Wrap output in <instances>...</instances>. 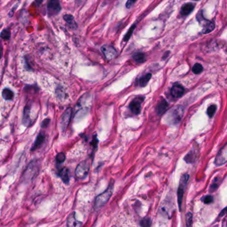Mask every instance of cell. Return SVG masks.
I'll use <instances>...</instances> for the list:
<instances>
[{
  "mask_svg": "<svg viewBox=\"0 0 227 227\" xmlns=\"http://www.w3.org/2000/svg\"><path fill=\"white\" fill-rule=\"evenodd\" d=\"M143 101V98L137 97L133 99L130 103L129 109L131 112L134 115H138L141 113V103Z\"/></svg>",
  "mask_w": 227,
  "mask_h": 227,
  "instance_id": "10",
  "label": "cell"
},
{
  "mask_svg": "<svg viewBox=\"0 0 227 227\" xmlns=\"http://www.w3.org/2000/svg\"><path fill=\"white\" fill-rule=\"evenodd\" d=\"M2 54H3V49H2V47H0V59L2 58Z\"/></svg>",
  "mask_w": 227,
  "mask_h": 227,
  "instance_id": "34",
  "label": "cell"
},
{
  "mask_svg": "<svg viewBox=\"0 0 227 227\" xmlns=\"http://www.w3.org/2000/svg\"><path fill=\"white\" fill-rule=\"evenodd\" d=\"M226 145L223 147L219 152L215 158L214 163L217 166H221L222 165H224L226 163L227 161V149Z\"/></svg>",
  "mask_w": 227,
  "mask_h": 227,
  "instance_id": "8",
  "label": "cell"
},
{
  "mask_svg": "<svg viewBox=\"0 0 227 227\" xmlns=\"http://www.w3.org/2000/svg\"><path fill=\"white\" fill-rule=\"evenodd\" d=\"M49 120H48V119H45V120L44 121V122H43V125H42V127L47 126V125L49 123Z\"/></svg>",
  "mask_w": 227,
  "mask_h": 227,
  "instance_id": "33",
  "label": "cell"
},
{
  "mask_svg": "<svg viewBox=\"0 0 227 227\" xmlns=\"http://www.w3.org/2000/svg\"><path fill=\"white\" fill-rule=\"evenodd\" d=\"M2 97L6 101H10V100L13 99L14 97L13 92L9 89L6 88V89H4L2 91Z\"/></svg>",
  "mask_w": 227,
  "mask_h": 227,
  "instance_id": "21",
  "label": "cell"
},
{
  "mask_svg": "<svg viewBox=\"0 0 227 227\" xmlns=\"http://www.w3.org/2000/svg\"><path fill=\"white\" fill-rule=\"evenodd\" d=\"M38 173V163L32 161L27 167L24 173L23 179L26 180H32Z\"/></svg>",
  "mask_w": 227,
  "mask_h": 227,
  "instance_id": "4",
  "label": "cell"
},
{
  "mask_svg": "<svg viewBox=\"0 0 227 227\" xmlns=\"http://www.w3.org/2000/svg\"><path fill=\"white\" fill-rule=\"evenodd\" d=\"M184 88L180 85H175L172 87L171 90V93L172 97H174L175 98H179L182 97L184 94Z\"/></svg>",
  "mask_w": 227,
  "mask_h": 227,
  "instance_id": "12",
  "label": "cell"
},
{
  "mask_svg": "<svg viewBox=\"0 0 227 227\" xmlns=\"http://www.w3.org/2000/svg\"><path fill=\"white\" fill-rule=\"evenodd\" d=\"M140 225L142 226H145V227L150 226L151 225V219L149 218H145L143 219H142L140 222Z\"/></svg>",
  "mask_w": 227,
  "mask_h": 227,
  "instance_id": "27",
  "label": "cell"
},
{
  "mask_svg": "<svg viewBox=\"0 0 227 227\" xmlns=\"http://www.w3.org/2000/svg\"><path fill=\"white\" fill-rule=\"evenodd\" d=\"M113 191V180H111V183L109 184L108 188H107V190L96 197L95 201V207L96 209H99V208L102 207L108 202L109 199L111 197V195H112Z\"/></svg>",
  "mask_w": 227,
  "mask_h": 227,
  "instance_id": "2",
  "label": "cell"
},
{
  "mask_svg": "<svg viewBox=\"0 0 227 227\" xmlns=\"http://www.w3.org/2000/svg\"><path fill=\"white\" fill-rule=\"evenodd\" d=\"M197 157V153L195 150H191L189 151L187 155L184 157V161H186L187 163H193L196 161V159Z\"/></svg>",
  "mask_w": 227,
  "mask_h": 227,
  "instance_id": "15",
  "label": "cell"
},
{
  "mask_svg": "<svg viewBox=\"0 0 227 227\" xmlns=\"http://www.w3.org/2000/svg\"><path fill=\"white\" fill-rule=\"evenodd\" d=\"M200 22H202V33H209L213 31V29H214V24L212 21L205 20V19H203Z\"/></svg>",
  "mask_w": 227,
  "mask_h": 227,
  "instance_id": "13",
  "label": "cell"
},
{
  "mask_svg": "<svg viewBox=\"0 0 227 227\" xmlns=\"http://www.w3.org/2000/svg\"><path fill=\"white\" fill-rule=\"evenodd\" d=\"M183 114L184 107L181 105L175 106L169 111L166 117V121L168 124L176 125L181 120Z\"/></svg>",
  "mask_w": 227,
  "mask_h": 227,
  "instance_id": "1",
  "label": "cell"
},
{
  "mask_svg": "<svg viewBox=\"0 0 227 227\" xmlns=\"http://www.w3.org/2000/svg\"><path fill=\"white\" fill-rule=\"evenodd\" d=\"M195 8V5L193 3H186L183 6L182 8H181V11H180V13L183 15H187L189 14L192 11H193Z\"/></svg>",
  "mask_w": 227,
  "mask_h": 227,
  "instance_id": "16",
  "label": "cell"
},
{
  "mask_svg": "<svg viewBox=\"0 0 227 227\" xmlns=\"http://www.w3.org/2000/svg\"><path fill=\"white\" fill-rule=\"evenodd\" d=\"M192 221H193V214L191 213H188L186 215V223L187 226H189L192 225Z\"/></svg>",
  "mask_w": 227,
  "mask_h": 227,
  "instance_id": "30",
  "label": "cell"
},
{
  "mask_svg": "<svg viewBox=\"0 0 227 227\" xmlns=\"http://www.w3.org/2000/svg\"><path fill=\"white\" fill-rule=\"evenodd\" d=\"M203 71V67L200 63H196L193 67V72L195 74H200Z\"/></svg>",
  "mask_w": 227,
  "mask_h": 227,
  "instance_id": "24",
  "label": "cell"
},
{
  "mask_svg": "<svg viewBox=\"0 0 227 227\" xmlns=\"http://www.w3.org/2000/svg\"><path fill=\"white\" fill-rule=\"evenodd\" d=\"M137 1V0H128L127 2L126 3V7L127 8H130Z\"/></svg>",
  "mask_w": 227,
  "mask_h": 227,
  "instance_id": "32",
  "label": "cell"
},
{
  "mask_svg": "<svg viewBox=\"0 0 227 227\" xmlns=\"http://www.w3.org/2000/svg\"><path fill=\"white\" fill-rule=\"evenodd\" d=\"M101 51L103 52L104 56L108 60H111L114 59L117 56V51L111 45H105L101 47Z\"/></svg>",
  "mask_w": 227,
  "mask_h": 227,
  "instance_id": "9",
  "label": "cell"
},
{
  "mask_svg": "<svg viewBox=\"0 0 227 227\" xmlns=\"http://www.w3.org/2000/svg\"><path fill=\"white\" fill-rule=\"evenodd\" d=\"M63 19H64V20L66 21V22L67 23V24L69 25V27H71V28L75 29L77 28V24L73 15H69V14L65 15L63 16Z\"/></svg>",
  "mask_w": 227,
  "mask_h": 227,
  "instance_id": "19",
  "label": "cell"
},
{
  "mask_svg": "<svg viewBox=\"0 0 227 227\" xmlns=\"http://www.w3.org/2000/svg\"><path fill=\"white\" fill-rule=\"evenodd\" d=\"M0 37H1L3 40H9V38L11 37V33L7 29L3 30L1 34H0Z\"/></svg>",
  "mask_w": 227,
  "mask_h": 227,
  "instance_id": "25",
  "label": "cell"
},
{
  "mask_svg": "<svg viewBox=\"0 0 227 227\" xmlns=\"http://www.w3.org/2000/svg\"><path fill=\"white\" fill-rule=\"evenodd\" d=\"M59 175L62 179L63 182L65 184H68L69 182V171L67 168H63L62 170L60 171Z\"/></svg>",
  "mask_w": 227,
  "mask_h": 227,
  "instance_id": "20",
  "label": "cell"
},
{
  "mask_svg": "<svg viewBox=\"0 0 227 227\" xmlns=\"http://www.w3.org/2000/svg\"><path fill=\"white\" fill-rule=\"evenodd\" d=\"M213 201V197L211 195H208L203 199V202L205 204H210Z\"/></svg>",
  "mask_w": 227,
  "mask_h": 227,
  "instance_id": "31",
  "label": "cell"
},
{
  "mask_svg": "<svg viewBox=\"0 0 227 227\" xmlns=\"http://www.w3.org/2000/svg\"><path fill=\"white\" fill-rule=\"evenodd\" d=\"M134 60L137 63H143L145 61V55L143 53H134L133 55Z\"/></svg>",
  "mask_w": 227,
  "mask_h": 227,
  "instance_id": "22",
  "label": "cell"
},
{
  "mask_svg": "<svg viewBox=\"0 0 227 227\" xmlns=\"http://www.w3.org/2000/svg\"><path fill=\"white\" fill-rule=\"evenodd\" d=\"M89 163L87 161H83L80 163L75 169V176L77 178L79 179H82L85 178L89 174Z\"/></svg>",
  "mask_w": 227,
  "mask_h": 227,
  "instance_id": "3",
  "label": "cell"
},
{
  "mask_svg": "<svg viewBox=\"0 0 227 227\" xmlns=\"http://www.w3.org/2000/svg\"><path fill=\"white\" fill-rule=\"evenodd\" d=\"M168 107V103L165 101V99H162L159 103L157 107V112L159 115H161L165 112Z\"/></svg>",
  "mask_w": 227,
  "mask_h": 227,
  "instance_id": "17",
  "label": "cell"
},
{
  "mask_svg": "<svg viewBox=\"0 0 227 227\" xmlns=\"http://www.w3.org/2000/svg\"><path fill=\"white\" fill-rule=\"evenodd\" d=\"M72 115V109L67 108L63 113L62 117L61 118L60 121V127L62 131H65L69 126V123H70L71 117Z\"/></svg>",
  "mask_w": 227,
  "mask_h": 227,
  "instance_id": "7",
  "label": "cell"
},
{
  "mask_svg": "<svg viewBox=\"0 0 227 227\" xmlns=\"http://www.w3.org/2000/svg\"><path fill=\"white\" fill-rule=\"evenodd\" d=\"M189 179V176L187 174H184L182 175L181 178L180 180L179 183V187L178 188V192H177V196H178V204L179 206V209H181V204L183 201V194L184 192V188H185L187 182Z\"/></svg>",
  "mask_w": 227,
  "mask_h": 227,
  "instance_id": "5",
  "label": "cell"
},
{
  "mask_svg": "<svg viewBox=\"0 0 227 227\" xmlns=\"http://www.w3.org/2000/svg\"><path fill=\"white\" fill-rule=\"evenodd\" d=\"M44 140H45L44 134H40L39 135L37 136L36 140V141H35V143L33 145L32 148L31 150H32V151H35V150H36L38 148H40L41 146V145L44 143Z\"/></svg>",
  "mask_w": 227,
  "mask_h": 227,
  "instance_id": "18",
  "label": "cell"
},
{
  "mask_svg": "<svg viewBox=\"0 0 227 227\" xmlns=\"http://www.w3.org/2000/svg\"><path fill=\"white\" fill-rule=\"evenodd\" d=\"M61 10V6L59 0H49L47 3V13L49 16L58 14Z\"/></svg>",
  "mask_w": 227,
  "mask_h": 227,
  "instance_id": "6",
  "label": "cell"
},
{
  "mask_svg": "<svg viewBox=\"0 0 227 227\" xmlns=\"http://www.w3.org/2000/svg\"><path fill=\"white\" fill-rule=\"evenodd\" d=\"M216 110H217V106L216 105H210L207 109L208 115H209L210 117H212L214 115V114L215 113V112H216Z\"/></svg>",
  "mask_w": 227,
  "mask_h": 227,
  "instance_id": "26",
  "label": "cell"
},
{
  "mask_svg": "<svg viewBox=\"0 0 227 227\" xmlns=\"http://www.w3.org/2000/svg\"><path fill=\"white\" fill-rule=\"evenodd\" d=\"M195 1H198V0H195Z\"/></svg>",
  "mask_w": 227,
  "mask_h": 227,
  "instance_id": "35",
  "label": "cell"
},
{
  "mask_svg": "<svg viewBox=\"0 0 227 227\" xmlns=\"http://www.w3.org/2000/svg\"><path fill=\"white\" fill-rule=\"evenodd\" d=\"M134 28H135V25H133V26L131 27V28L128 31L127 33L125 35V36L124 37V41H128L130 39V37H131V36H132Z\"/></svg>",
  "mask_w": 227,
  "mask_h": 227,
  "instance_id": "28",
  "label": "cell"
},
{
  "mask_svg": "<svg viewBox=\"0 0 227 227\" xmlns=\"http://www.w3.org/2000/svg\"><path fill=\"white\" fill-rule=\"evenodd\" d=\"M56 160L59 163H63L65 160V155L63 153H59L56 156Z\"/></svg>",
  "mask_w": 227,
  "mask_h": 227,
  "instance_id": "29",
  "label": "cell"
},
{
  "mask_svg": "<svg viewBox=\"0 0 227 227\" xmlns=\"http://www.w3.org/2000/svg\"><path fill=\"white\" fill-rule=\"evenodd\" d=\"M151 74H149L145 75V76L142 77V78L139 80V84L141 87H145L147 85L148 82L149 81V80L151 78Z\"/></svg>",
  "mask_w": 227,
  "mask_h": 227,
  "instance_id": "23",
  "label": "cell"
},
{
  "mask_svg": "<svg viewBox=\"0 0 227 227\" xmlns=\"http://www.w3.org/2000/svg\"><path fill=\"white\" fill-rule=\"evenodd\" d=\"M67 225L69 227H79L82 225V223L77 220L75 217V213L73 212L69 215L67 218Z\"/></svg>",
  "mask_w": 227,
  "mask_h": 227,
  "instance_id": "11",
  "label": "cell"
},
{
  "mask_svg": "<svg viewBox=\"0 0 227 227\" xmlns=\"http://www.w3.org/2000/svg\"><path fill=\"white\" fill-rule=\"evenodd\" d=\"M30 106L29 105H27L24 110V113H23V119L22 123L25 126H28L31 123V118H30Z\"/></svg>",
  "mask_w": 227,
  "mask_h": 227,
  "instance_id": "14",
  "label": "cell"
}]
</instances>
